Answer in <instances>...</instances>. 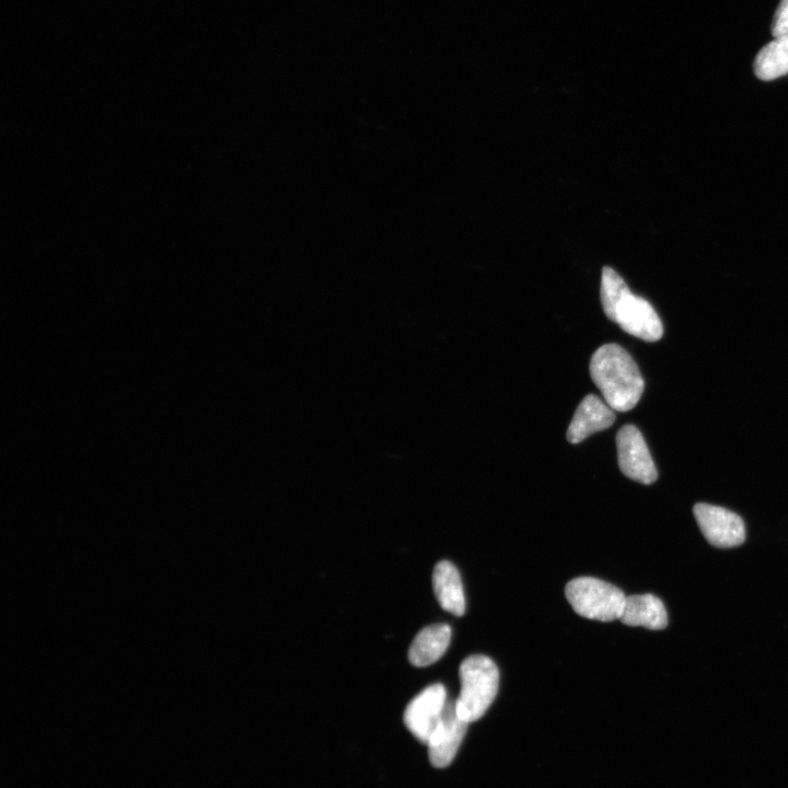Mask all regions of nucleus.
Returning <instances> with one entry per match:
<instances>
[{"label": "nucleus", "instance_id": "obj_1", "mask_svg": "<svg viewBox=\"0 0 788 788\" xmlns=\"http://www.w3.org/2000/svg\"><path fill=\"white\" fill-rule=\"evenodd\" d=\"M591 379L602 391L611 408L628 413L642 398L645 383L632 356L618 344L599 348L589 365Z\"/></svg>", "mask_w": 788, "mask_h": 788}, {"label": "nucleus", "instance_id": "obj_4", "mask_svg": "<svg viewBox=\"0 0 788 788\" xmlns=\"http://www.w3.org/2000/svg\"><path fill=\"white\" fill-rule=\"evenodd\" d=\"M574 612L586 619L602 623L620 620L627 596L618 587L594 577H578L565 588Z\"/></svg>", "mask_w": 788, "mask_h": 788}, {"label": "nucleus", "instance_id": "obj_5", "mask_svg": "<svg viewBox=\"0 0 788 788\" xmlns=\"http://www.w3.org/2000/svg\"><path fill=\"white\" fill-rule=\"evenodd\" d=\"M693 513L700 530L713 546L731 549L744 542V524L737 514L705 503L697 504Z\"/></svg>", "mask_w": 788, "mask_h": 788}, {"label": "nucleus", "instance_id": "obj_7", "mask_svg": "<svg viewBox=\"0 0 788 788\" xmlns=\"http://www.w3.org/2000/svg\"><path fill=\"white\" fill-rule=\"evenodd\" d=\"M469 723L457 712L456 700H448L444 713L428 742L433 766L447 767L457 755Z\"/></svg>", "mask_w": 788, "mask_h": 788}, {"label": "nucleus", "instance_id": "obj_11", "mask_svg": "<svg viewBox=\"0 0 788 788\" xmlns=\"http://www.w3.org/2000/svg\"><path fill=\"white\" fill-rule=\"evenodd\" d=\"M620 621L630 627H643L650 630H664L668 626V615L663 602L654 595L627 596Z\"/></svg>", "mask_w": 788, "mask_h": 788}, {"label": "nucleus", "instance_id": "obj_9", "mask_svg": "<svg viewBox=\"0 0 788 788\" xmlns=\"http://www.w3.org/2000/svg\"><path fill=\"white\" fill-rule=\"evenodd\" d=\"M615 422V410L595 394H588L574 415L566 439L570 444H579L590 435L611 429Z\"/></svg>", "mask_w": 788, "mask_h": 788}, {"label": "nucleus", "instance_id": "obj_2", "mask_svg": "<svg viewBox=\"0 0 788 788\" xmlns=\"http://www.w3.org/2000/svg\"><path fill=\"white\" fill-rule=\"evenodd\" d=\"M601 296L606 316L624 331L647 342L663 337V322L654 307L636 296L612 268L603 270Z\"/></svg>", "mask_w": 788, "mask_h": 788}, {"label": "nucleus", "instance_id": "obj_10", "mask_svg": "<svg viewBox=\"0 0 788 788\" xmlns=\"http://www.w3.org/2000/svg\"><path fill=\"white\" fill-rule=\"evenodd\" d=\"M433 587L441 607L454 616L466 612V599L461 576L450 561L440 562L433 572Z\"/></svg>", "mask_w": 788, "mask_h": 788}, {"label": "nucleus", "instance_id": "obj_13", "mask_svg": "<svg viewBox=\"0 0 788 788\" xmlns=\"http://www.w3.org/2000/svg\"><path fill=\"white\" fill-rule=\"evenodd\" d=\"M754 73L761 81H774L788 74V37L776 38L756 56Z\"/></svg>", "mask_w": 788, "mask_h": 788}, {"label": "nucleus", "instance_id": "obj_3", "mask_svg": "<svg viewBox=\"0 0 788 788\" xmlns=\"http://www.w3.org/2000/svg\"><path fill=\"white\" fill-rule=\"evenodd\" d=\"M459 676L461 691L456 707L458 715L470 724L482 718L494 702L500 672L491 658L473 655L463 662Z\"/></svg>", "mask_w": 788, "mask_h": 788}, {"label": "nucleus", "instance_id": "obj_6", "mask_svg": "<svg viewBox=\"0 0 788 788\" xmlns=\"http://www.w3.org/2000/svg\"><path fill=\"white\" fill-rule=\"evenodd\" d=\"M619 467L623 473L645 485L653 484L658 472L647 442L635 426L624 427L617 435Z\"/></svg>", "mask_w": 788, "mask_h": 788}, {"label": "nucleus", "instance_id": "obj_8", "mask_svg": "<svg viewBox=\"0 0 788 788\" xmlns=\"http://www.w3.org/2000/svg\"><path fill=\"white\" fill-rule=\"evenodd\" d=\"M448 702L446 688L435 684L423 690L407 706L405 724L423 743L429 742Z\"/></svg>", "mask_w": 788, "mask_h": 788}, {"label": "nucleus", "instance_id": "obj_14", "mask_svg": "<svg viewBox=\"0 0 788 788\" xmlns=\"http://www.w3.org/2000/svg\"><path fill=\"white\" fill-rule=\"evenodd\" d=\"M774 38L788 37V0H781L772 24Z\"/></svg>", "mask_w": 788, "mask_h": 788}, {"label": "nucleus", "instance_id": "obj_12", "mask_svg": "<svg viewBox=\"0 0 788 788\" xmlns=\"http://www.w3.org/2000/svg\"><path fill=\"white\" fill-rule=\"evenodd\" d=\"M452 628L434 625L423 629L414 640L409 661L416 667H428L440 661L450 648Z\"/></svg>", "mask_w": 788, "mask_h": 788}]
</instances>
